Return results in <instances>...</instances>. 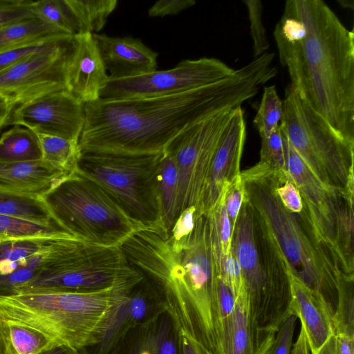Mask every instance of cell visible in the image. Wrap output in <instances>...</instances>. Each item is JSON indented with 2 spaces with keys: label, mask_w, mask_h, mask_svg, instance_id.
<instances>
[{
  "label": "cell",
  "mask_w": 354,
  "mask_h": 354,
  "mask_svg": "<svg viewBox=\"0 0 354 354\" xmlns=\"http://www.w3.org/2000/svg\"><path fill=\"white\" fill-rule=\"evenodd\" d=\"M40 354H81V353L75 348L60 345L43 351Z\"/></svg>",
  "instance_id": "cell-49"
},
{
  "label": "cell",
  "mask_w": 354,
  "mask_h": 354,
  "mask_svg": "<svg viewBox=\"0 0 354 354\" xmlns=\"http://www.w3.org/2000/svg\"><path fill=\"white\" fill-rule=\"evenodd\" d=\"M32 3L29 0H0V28L35 17Z\"/></svg>",
  "instance_id": "cell-41"
},
{
  "label": "cell",
  "mask_w": 354,
  "mask_h": 354,
  "mask_svg": "<svg viewBox=\"0 0 354 354\" xmlns=\"http://www.w3.org/2000/svg\"><path fill=\"white\" fill-rule=\"evenodd\" d=\"M250 22V34L253 41L254 56L263 55L270 46L262 21L263 6L259 0H245Z\"/></svg>",
  "instance_id": "cell-39"
},
{
  "label": "cell",
  "mask_w": 354,
  "mask_h": 354,
  "mask_svg": "<svg viewBox=\"0 0 354 354\" xmlns=\"http://www.w3.org/2000/svg\"><path fill=\"white\" fill-rule=\"evenodd\" d=\"M158 187L163 225L170 230L175 221L178 176L175 160L167 151L165 152L160 162Z\"/></svg>",
  "instance_id": "cell-31"
},
{
  "label": "cell",
  "mask_w": 354,
  "mask_h": 354,
  "mask_svg": "<svg viewBox=\"0 0 354 354\" xmlns=\"http://www.w3.org/2000/svg\"><path fill=\"white\" fill-rule=\"evenodd\" d=\"M245 200L244 183L240 173L239 176L227 187L225 191V206L232 231Z\"/></svg>",
  "instance_id": "cell-42"
},
{
  "label": "cell",
  "mask_w": 354,
  "mask_h": 354,
  "mask_svg": "<svg viewBox=\"0 0 354 354\" xmlns=\"http://www.w3.org/2000/svg\"><path fill=\"white\" fill-rule=\"evenodd\" d=\"M131 290L21 292L0 297V316L39 330L57 346L80 351L98 342L113 308Z\"/></svg>",
  "instance_id": "cell-6"
},
{
  "label": "cell",
  "mask_w": 354,
  "mask_h": 354,
  "mask_svg": "<svg viewBox=\"0 0 354 354\" xmlns=\"http://www.w3.org/2000/svg\"><path fill=\"white\" fill-rule=\"evenodd\" d=\"M0 214L44 225H59L41 196L1 189Z\"/></svg>",
  "instance_id": "cell-27"
},
{
  "label": "cell",
  "mask_w": 354,
  "mask_h": 354,
  "mask_svg": "<svg viewBox=\"0 0 354 354\" xmlns=\"http://www.w3.org/2000/svg\"><path fill=\"white\" fill-rule=\"evenodd\" d=\"M275 73L263 57L216 82L167 96L98 100L84 104L82 153L148 156L165 153L194 124L254 97Z\"/></svg>",
  "instance_id": "cell-1"
},
{
  "label": "cell",
  "mask_w": 354,
  "mask_h": 354,
  "mask_svg": "<svg viewBox=\"0 0 354 354\" xmlns=\"http://www.w3.org/2000/svg\"><path fill=\"white\" fill-rule=\"evenodd\" d=\"M315 354H336L335 337L333 334Z\"/></svg>",
  "instance_id": "cell-50"
},
{
  "label": "cell",
  "mask_w": 354,
  "mask_h": 354,
  "mask_svg": "<svg viewBox=\"0 0 354 354\" xmlns=\"http://www.w3.org/2000/svg\"><path fill=\"white\" fill-rule=\"evenodd\" d=\"M297 317L290 313L280 324L268 354H290Z\"/></svg>",
  "instance_id": "cell-43"
},
{
  "label": "cell",
  "mask_w": 354,
  "mask_h": 354,
  "mask_svg": "<svg viewBox=\"0 0 354 354\" xmlns=\"http://www.w3.org/2000/svg\"><path fill=\"white\" fill-rule=\"evenodd\" d=\"M143 278L120 247L102 246L73 238L59 262L19 292L37 290L89 292L111 288L129 290Z\"/></svg>",
  "instance_id": "cell-10"
},
{
  "label": "cell",
  "mask_w": 354,
  "mask_h": 354,
  "mask_svg": "<svg viewBox=\"0 0 354 354\" xmlns=\"http://www.w3.org/2000/svg\"><path fill=\"white\" fill-rule=\"evenodd\" d=\"M339 3L345 8L353 10V1L352 0H338Z\"/></svg>",
  "instance_id": "cell-51"
},
{
  "label": "cell",
  "mask_w": 354,
  "mask_h": 354,
  "mask_svg": "<svg viewBox=\"0 0 354 354\" xmlns=\"http://www.w3.org/2000/svg\"><path fill=\"white\" fill-rule=\"evenodd\" d=\"M336 354H354V336L335 335Z\"/></svg>",
  "instance_id": "cell-46"
},
{
  "label": "cell",
  "mask_w": 354,
  "mask_h": 354,
  "mask_svg": "<svg viewBox=\"0 0 354 354\" xmlns=\"http://www.w3.org/2000/svg\"><path fill=\"white\" fill-rule=\"evenodd\" d=\"M281 135L286 170L300 193L319 239L337 257L335 239L340 192L322 183L295 151L282 130Z\"/></svg>",
  "instance_id": "cell-15"
},
{
  "label": "cell",
  "mask_w": 354,
  "mask_h": 354,
  "mask_svg": "<svg viewBox=\"0 0 354 354\" xmlns=\"http://www.w3.org/2000/svg\"><path fill=\"white\" fill-rule=\"evenodd\" d=\"M32 12L39 19L64 32L76 35L80 28L67 0H42L33 1Z\"/></svg>",
  "instance_id": "cell-33"
},
{
  "label": "cell",
  "mask_w": 354,
  "mask_h": 354,
  "mask_svg": "<svg viewBox=\"0 0 354 354\" xmlns=\"http://www.w3.org/2000/svg\"><path fill=\"white\" fill-rule=\"evenodd\" d=\"M110 78L130 77L156 70L158 53L131 37H114L93 33Z\"/></svg>",
  "instance_id": "cell-19"
},
{
  "label": "cell",
  "mask_w": 354,
  "mask_h": 354,
  "mask_svg": "<svg viewBox=\"0 0 354 354\" xmlns=\"http://www.w3.org/2000/svg\"><path fill=\"white\" fill-rule=\"evenodd\" d=\"M310 347L305 333L303 328H301L298 337L292 345L290 354H310Z\"/></svg>",
  "instance_id": "cell-48"
},
{
  "label": "cell",
  "mask_w": 354,
  "mask_h": 354,
  "mask_svg": "<svg viewBox=\"0 0 354 354\" xmlns=\"http://www.w3.org/2000/svg\"><path fill=\"white\" fill-rule=\"evenodd\" d=\"M231 250L253 319L261 330L276 332L291 313V271L263 216L246 198L232 231Z\"/></svg>",
  "instance_id": "cell-5"
},
{
  "label": "cell",
  "mask_w": 354,
  "mask_h": 354,
  "mask_svg": "<svg viewBox=\"0 0 354 354\" xmlns=\"http://www.w3.org/2000/svg\"><path fill=\"white\" fill-rule=\"evenodd\" d=\"M41 197L62 228L91 243L120 247L134 232L146 228L77 169Z\"/></svg>",
  "instance_id": "cell-7"
},
{
  "label": "cell",
  "mask_w": 354,
  "mask_h": 354,
  "mask_svg": "<svg viewBox=\"0 0 354 354\" xmlns=\"http://www.w3.org/2000/svg\"><path fill=\"white\" fill-rule=\"evenodd\" d=\"M15 107V105L8 97L0 93V131L6 127Z\"/></svg>",
  "instance_id": "cell-47"
},
{
  "label": "cell",
  "mask_w": 354,
  "mask_h": 354,
  "mask_svg": "<svg viewBox=\"0 0 354 354\" xmlns=\"http://www.w3.org/2000/svg\"><path fill=\"white\" fill-rule=\"evenodd\" d=\"M71 236L15 238L0 243V261H15L47 250L61 239Z\"/></svg>",
  "instance_id": "cell-35"
},
{
  "label": "cell",
  "mask_w": 354,
  "mask_h": 354,
  "mask_svg": "<svg viewBox=\"0 0 354 354\" xmlns=\"http://www.w3.org/2000/svg\"><path fill=\"white\" fill-rule=\"evenodd\" d=\"M258 163L274 171H286L280 125L270 136L261 138L260 160Z\"/></svg>",
  "instance_id": "cell-38"
},
{
  "label": "cell",
  "mask_w": 354,
  "mask_h": 354,
  "mask_svg": "<svg viewBox=\"0 0 354 354\" xmlns=\"http://www.w3.org/2000/svg\"><path fill=\"white\" fill-rule=\"evenodd\" d=\"M177 354H211L182 330H179Z\"/></svg>",
  "instance_id": "cell-45"
},
{
  "label": "cell",
  "mask_w": 354,
  "mask_h": 354,
  "mask_svg": "<svg viewBox=\"0 0 354 354\" xmlns=\"http://www.w3.org/2000/svg\"><path fill=\"white\" fill-rule=\"evenodd\" d=\"M66 36L0 51V73L34 54L46 50Z\"/></svg>",
  "instance_id": "cell-40"
},
{
  "label": "cell",
  "mask_w": 354,
  "mask_h": 354,
  "mask_svg": "<svg viewBox=\"0 0 354 354\" xmlns=\"http://www.w3.org/2000/svg\"><path fill=\"white\" fill-rule=\"evenodd\" d=\"M195 3L194 0H160L149 8L148 15L153 17L176 15Z\"/></svg>",
  "instance_id": "cell-44"
},
{
  "label": "cell",
  "mask_w": 354,
  "mask_h": 354,
  "mask_svg": "<svg viewBox=\"0 0 354 354\" xmlns=\"http://www.w3.org/2000/svg\"><path fill=\"white\" fill-rule=\"evenodd\" d=\"M354 275L341 272L339 297L333 316L334 335L354 336Z\"/></svg>",
  "instance_id": "cell-34"
},
{
  "label": "cell",
  "mask_w": 354,
  "mask_h": 354,
  "mask_svg": "<svg viewBox=\"0 0 354 354\" xmlns=\"http://www.w3.org/2000/svg\"><path fill=\"white\" fill-rule=\"evenodd\" d=\"M120 248L155 286L178 328L211 354H223L219 277L208 216H198L183 234L163 225L140 230Z\"/></svg>",
  "instance_id": "cell-2"
},
{
  "label": "cell",
  "mask_w": 354,
  "mask_h": 354,
  "mask_svg": "<svg viewBox=\"0 0 354 354\" xmlns=\"http://www.w3.org/2000/svg\"><path fill=\"white\" fill-rule=\"evenodd\" d=\"M283 102L281 129L325 186L353 197L354 144L342 137L292 88Z\"/></svg>",
  "instance_id": "cell-8"
},
{
  "label": "cell",
  "mask_w": 354,
  "mask_h": 354,
  "mask_svg": "<svg viewBox=\"0 0 354 354\" xmlns=\"http://www.w3.org/2000/svg\"><path fill=\"white\" fill-rule=\"evenodd\" d=\"M291 313L301 321L311 354L316 353L334 334L333 313L317 292L304 284L290 273Z\"/></svg>",
  "instance_id": "cell-20"
},
{
  "label": "cell",
  "mask_w": 354,
  "mask_h": 354,
  "mask_svg": "<svg viewBox=\"0 0 354 354\" xmlns=\"http://www.w3.org/2000/svg\"><path fill=\"white\" fill-rule=\"evenodd\" d=\"M245 198L261 214L283 254L291 273L319 292L333 314L344 272L338 257L319 239L307 207L288 210L276 192L275 171L259 163L241 171Z\"/></svg>",
  "instance_id": "cell-4"
},
{
  "label": "cell",
  "mask_w": 354,
  "mask_h": 354,
  "mask_svg": "<svg viewBox=\"0 0 354 354\" xmlns=\"http://www.w3.org/2000/svg\"><path fill=\"white\" fill-rule=\"evenodd\" d=\"M167 311L155 286L145 277L113 308L98 342L81 354H109L131 329Z\"/></svg>",
  "instance_id": "cell-16"
},
{
  "label": "cell",
  "mask_w": 354,
  "mask_h": 354,
  "mask_svg": "<svg viewBox=\"0 0 354 354\" xmlns=\"http://www.w3.org/2000/svg\"><path fill=\"white\" fill-rule=\"evenodd\" d=\"M0 234L13 238L73 236L58 225H44L1 214Z\"/></svg>",
  "instance_id": "cell-37"
},
{
  "label": "cell",
  "mask_w": 354,
  "mask_h": 354,
  "mask_svg": "<svg viewBox=\"0 0 354 354\" xmlns=\"http://www.w3.org/2000/svg\"><path fill=\"white\" fill-rule=\"evenodd\" d=\"M71 35L36 17L0 28V51Z\"/></svg>",
  "instance_id": "cell-26"
},
{
  "label": "cell",
  "mask_w": 354,
  "mask_h": 354,
  "mask_svg": "<svg viewBox=\"0 0 354 354\" xmlns=\"http://www.w3.org/2000/svg\"><path fill=\"white\" fill-rule=\"evenodd\" d=\"M42 160L37 135L18 125L0 136V163L32 162Z\"/></svg>",
  "instance_id": "cell-28"
},
{
  "label": "cell",
  "mask_w": 354,
  "mask_h": 354,
  "mask_svg": "<svg viewBox=\"0 0 354 354\" xmlns=\"http://www.w3.org/2000/svg\"><path fill=\"white\" fill-rule=\"evenodd\" d=\"M37 135L43 161L67 176L77 170L82 154L77 140L50 135Z\"/></svg>",
  "instance_id": "cell-29"
},
{
  "label": "cell",
  "mask_w": 354,
  "mask_h": 354,
  "mask_svg": "<svg viewBox=\"0 0 354 354\" xmlns=\"http://www.w3.org/2000/svg\"><path fill=\"white\" fill-rule=\"evenodd\" d=\"M274 36L290 86L354 144V33L322 0H288Z\"/></svg>",
  "instance_id": "cell-3"
},
{
  "label": "cell",
  "mask_w": 354,
  "mask_h": 354,
  "mask_svg": "<svg viewBox=\"0 0 354 354\" xmlns=\"http://www.w3.org/2000/svg\"><path fill=\"white\" fill-rule=\"evenodd\" d=\"M216 58L186 59L174 68L142 75L109 79L100 99L123 100L178 94L216 82L234 73Z\"/></svg>",
  "instance_id": "cell-12"
},
{
  "label": "cell",
  "mask_w": 354,
  "mask_h": 354,
  "mask_svg": "<svg viewBox=\"0 0 354 354\" xmlns=\"http://www.w3.org/2000/svg\"><path fill=\"white\" fill-rule=\"evenodd\" d=\"M75 45L67 35L45 50L0 73V93L16 106L66 88V70Z\"/></svg>",
  "instance_id": "cell-13"
},
{
  "label": "cell",
  "mask_w": 354,
  "mask_h": 354,
  "mask_svg": "<svg viewBox=\"0 0 354 354\" xmlns=\"http://www.w3.org/2000/svg\"><path fill=\"white\" fill-rule=\"evenodd\" d=\"M353 198L339 194L335 252L345 274L354 275Z\"/></svg>",
  "instance_id": "cell-30"
},
{
  "label": "cell",
  "mask_w": 354,
  "mask_h": 354,
  "mask_svg": "<svg viewBox=\"0 0 354 354\" xmlns=\"http://www.w3.org/2000/svg\"><path fill=\"white\" fill-rule=\"evenodd\" d=\"M164 153H82L77 169L97 184L135 221L145 227L164 225L158 187Z\"/></svg>",
  "instance_id": "cell-9"
},
{
  "label": "cell",
  "mask_w": 354,
  "mask_h": 354,
  "mask_svg": "<svg viewBox=\"0 0 354 354\" xmlns=\"http://www.w3.org/2000/svg\"><path fill=\"white\" fill-rule=\"evenodd\" d=\"M75 37V48L66 70V88L85 104L100 99L109 76L93 34H80Z\"/></svg>",
  "instance_id": "cell-18"
},
{
  "label": "cell",
  "mask_w": 354,
  "mask_h": 354,
  "mask_svg": "<svg viewBox=\"0 0 354 354\" xmlns=\"http://www.w3.org/2000/svg\"><path fill=\"white\" fill-rule=\"evenodd\" d=\"M179 330L162 312L129 331L109 354H177Z\"/></svg>",
  "instance_id": "cell-22"
},
{
  "label": "cell",
  "mask_w": 354,
  "mask_h": 354,
  "mask_svg": "<svg viewBox=\"0 0 354 354\" xmlns=\"http://www.w3.org/2000/svg\"><path fill=\"white\" fill-rule=\"evenodd\" d=\"M77 21L80 34L101 30L115 9L116 0H67Z\"/></svg>",
  "instance_id": "cell-32"
},
{
  "label": "cell",
  "mask_w": 354,
  "mask_h": 354,
  "mask_svg": "<svg viewBox=\"0 0 354 354\" xmlns=\"http://www.w3.org/2000/svg\"><path fill=\"white\" fill-rule=\"evenodd\" d=\"M84 118V104L68 91L62 90L16 106L6 126H21L36 134L79 141Z\"/></svg>",
  "instance_id": "cell-14"
},
{
  "label": "cell",
  "mask_w": 354,
  "mask_h": 354,
  "mask_svg": "<svg viewBox=\"0 0 354 354\" xmlns=\"http://www.w3.org/2000/svg\"><path fill=\"white\" fill-rule=\"evenodd\" d=\"M236 299L234 310L223 322V354H268L276 332L258 326L251 315L245 292Z\"/></svg>",
  "instance_id": "cell-21"
},
{
  "label": "cell",
  "mask_w": 354,
  "mask_h": 354,
  "mask_svg": "<svg viewBox=\"0 0 354 354\" xmlns=\"http://www.w3.org/2000/svg\"><path fill=\"white\" fill-rule=\"evenodd\" d=\"M56 346L39 330L0 316V354H40Z\"/></svg>",
  "instance_id": "cell-25"
},
{
  "label": "cell",
  "mask_w": 354,
  "mask_h": 354,
  "mask_svg": "<svg viewBox=\"0 0 354 354\" xmlns=\"http://www.w3.org/2000/svg\"><path fill=\"white\" fill-rule=\"evenodd\" d=\"M68 176L42 160L0 163V189L41 196Z\"/></svg>",
  "instance_id": "cell-23"
},
{
  "label": "cell",
  "mask_w": 354,
  "mask_h": 354,
  "mask_svg": "<svg viewBox=\"0 0 354 354\" xmlns=\"http://www.w3.org/2000/svg\"><path fill=\"white\" fill-rule=\"evenodd\" d=\"M245 122L241 106L236 108L214 153L198 216L207 214L226 189L240 174L245 140Z\"/></svg>",
  "instance_id": "cell-17"
},
{
  "label": "cell",
  "mask_w": 354,
  "mask_h": 354,
  "mask_svg": "<svg viewBox=\"0 0 354 354\" xmlns=\"http://www.w3.org/2000/svg\"><path fill=\"white\" fill-rule=\"evenodd\" d=\"M283 114V102L277 94L275 86L265 87L254 119L261 138L270 136L280 124Z\"/></svg>",
  "instance_id": "cell-36"
},
{
  "label": "cell",
  "mask_w": 354,
  "mask_h": 354,
  "mask_svg": "<svg viewBox=\"0 0 354 354\" xmlns=\"http://www.w3.org/2000/svg\"><path fill=\"white\" fill-rule=\"evenodd\" d=\"M71 238L75 237L62 238L51 248L34 255L0 261V297L18 293L23 286L56 265Z\"/></svg>",
  "instance_id": "cell-24"
},
{
  "label": "cell",
  "mask_w": 354,
  "mask_h": 354,
  "mask_svg": "<svg viewBox=\"0 0 354 354\" xmlns=\"http://www.w3.org/2000/svg\"><path fill=\"white\" fill-rule=\"evenodd\" d=\"M235 109L221 111L194 124L168 147L166 151L174 158L178 176L175 221L190 207H195L198 215L214 153Z\"/></svg>",
  "instance_id": "cell-11"
}]
</instances>
